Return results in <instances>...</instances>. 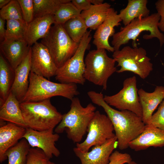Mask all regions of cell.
I'll return each mask as SVG.
<instances>
[{
    "label": "cell",
    "mask_w": 164,
    "mask_h": 164,
    "mask_svg": "<svg viewBox=\"0 0 164 164\" xmlns=\"http://www.w3.org/2000/svg\"><path fill=\"white\" fill-rule=\"evenodd\" d=\"M31 56V47L27 56L15 70L14 80L11 92L20 103L22 102L29 88Z\"/></svg>",
    "instance_id": "16"
},
{
    "label": "cell",
    "mask_w": 164,
    "mask_h": 164,
    "mask_svg": "<svg viewBox=\"0 0 164 164\" xmlns=\"http://www.w3.org/2000/svg\"><path fill=\"white\" fill-rule=\"evenodd\" d=\"M81 12L71 0L62 3L53 15L54 24L63 25L69 20L80 15Z\"/></svg>",
    "instance_id": "30"
},
{
    "label": "cell",
    "mask_w": 164,
    "mask_h": 164,
    "mask_svg": "<svg viewBox=\"0 0 164 164\" xmlns=\"http://www.w3.org/2000/svg\"><path fill=\"white\" fill-rule=\"evenodd\" d=\"M112 58L120 67L117 72L130 71L143 79L146 78L153 70V64L147 56L146 50L138 47L136 43L133 47L126 46L121 50L114 51Z\"/></svg>",
    "instance_id": "7"
},
{
    "label": "cell",
    "mask_w": 164,
    "mask_h": 164,
    "mask_svg": "<svg viewBox=\"0 0 164 164\" xmlns=\"http://www.w3.org/2000/svg\"><path fill=\"white\" fill-rule=\"evenodd\" d=\"M70 0H33L34 17L54 15L63 3Z\"/></svg>",
    "instance_id": "28"
},
{
    "label": "cell",
    "mask_w": 164,
    "mask_h": 164,
    "mask_svg": "<svg viewBox=\"0 0 164 164\" xmlns=\"http://www.w3.org/2000/svg\"><path fill=\"white\" fill-rule=\"evenodd\" d=\"M114 131L108 117L96 111L89 125L86 138L83 142L77 143L76 147L83 152H88L91 147L101 145L115 136Z\"/></svg>",
    "instance_id": "10"
},
{
    "label": "cell",
    "mask_w": 164,
    "mask_h": 164,
    "mask_svg": "<svg viewBox=\"0 0 164 164\" xmlns=\"http://www.w3.org/2000/svg\"><path fill=\"white\" fill-rule=\"evenodd\" d=\"M91 30L87 31L74 55L56 71L55 78L60 83L84 85L85 65L84 56L92 38Z\"/></svg>",
    "instance_id": "9"
},
{
    "label": "cell",
    "mask_w": 164,
    "mask_h": 164,
    "mask_svg": "<svg viewBox=\"0 0 164 164\" xmlns=\"http://www.w3.org/2000/svg\"><path fill=\"white\" fill-rule=\"evenodd\" d=\"M40 42L48 49L58 68L74 55L79 45L68 35L63 25L58 24L51 26Z\"/></svg>",
    "instance_id": "8"
},
{
    "label": "cell",
    "mask_w": 164,
    "mask_h": 164,
    "mask_svg": "<svg viewBox=\"0 0 164 164\" xmlns=\"http://www.w3.org/2000/svg\"><path fill=\"white\" fill-rule=\"evenodd\" d=\"M117 147L115 136L101 145L94 146L89 152H83L76 147L73 151L80 160L81 164H108L111 155Z\"/></svg>",
    "instance_id": "14"
},
{
    "label": "cell",
    "mask_w": 164,
    "mask_h": 164,
    "mask_svg": "<svg viewBox=\"0 0 164 164\" xmlns=\"http://www.w3.org/2000/svg\"><path fill=\"white\" fill-rule=\"evenodd\" d=\"M30 148L26 139H21L5 152V156L8 159V164H26Z\"/></svg>",
    "instance_id": "26"
},
{
    "label": "cell",
    "mask_w": 164,
    "mask_h": 164,
    "mask_svg": "<svg viewBox=\"0 0 164 164\" xmlns=\"http://www.w3.org/2000/svg\"><path fill=\"white\" fill-rule=\"evenodd\" d=\"M160 19L159 14L155 13L146 17L136 18L126 26L121 27L120 31L115 33L112 36L111 43L114 51L120 50L121 46L127 43L131 40H133V44H136L137 38L144 31L150 33L143 36L144 39L156 38L159 41L161 47L164 44V35L158 28Z\"/></svg>",
    "instance_id": "3"
},
{
    "label": "cell",
    "mask_w": 164,
    "mask_h": 164,
    "mask_svg": "<svg viewBox=\"0 0 164 164\" xmlns=\"http://www.w3.org/2000/svg\"><path fill=\"white\" fill-rule=\"evenodd\" d=\"M148 2L147 0H128L127 6L118 14L124 26L136 18L150 15V10L147 6Z\"/></svg>",
    "instance_id": "25"
},
{
    "label": "cell",
    "mask_w": 164,
    "mask_h": 164,
    "mask_svg": "<svg viewBox=\"0 0 164 164\" xmlns=\"http://www.w3.org/2000/svg\"><path fill=\"white\" fill-rule=\"evenodd\" d=\"M84 61L86 80L106 90L108 79L117 70L114 60L108 56L105 50L96 49L89 51Z\"/></svg>",
    "instance_id": "6"
},
{
    "label": "cell",
    "mask_w": 164,
    "mask_h": 164,
    "mask_svg": "<svg viewBox=\"0 0 164 164\" xmlns=\"http://www.w3.org/2000/svg\"><path fill=\"white\" fill-rule=\"evenodd\" d=\"M50 159L41 149L30 148L26 164H46Z\"/></svg>",
    "instance_id": "32"
},
{
    "label": "cell",
    "mask_w": 164,
    "mask_h": 164,
    "mask_svg": "<svg viewBox=\"0 0 164 164\" xmlns=\"http://www.w3.org/2000/svg\"><path fill=\"white\" fill-rule=\"evenodd\" d=\"M71 2L81 12L88 9L91 5L90 0H72Z\"/></svg>",
    "instance_id": "37"
},
{
    "label": "cell",
    "mask_w": 164,
    "mask_h": 164,
    "mask_svg": "<svg viewBox=\"0 0 164 164\" xmlns=\"http://www.w3.org/2000/svg\"><path fill=\"white\" fill-rule=\"evenodd\" d=\"M24 21L28 25L34 19L33 0H18Z\"/></svg>",
    "instance_id": "34"
},
{
    "label": "cell",
    "mask_w": 164,
    "mask_h": 164,
    "mask_svg": "<svg viewBox=\"0 0 164 164\" xmlns=\"http://www.w3.org/2000/svg\"><path fill=\"white\" fill-rule=\"evenodd\" d=\"M46 164H55L54 163L49 160Z\"/></svg>",
    "instance_id": "41"
},
{
    "label": "cell",
    "mask_w": 164,
    "mask_h": 164,
    "mask_svg": "<svg viewBox=\"0 0 164 164\" xmlns=\"http://www.w3.org/2000/svg\"><path fill=\"white\" fill-rule=\"evenodd\" d=\"M164 146V130L157 128L145 127L143 132L129 144L135 151L146 149L150 147Z\"/></svg>",
    "instance_id": "20"
},
{
    "label": "cell",
    "mask_w": 164,
    "mask_h": 164,
    "mask_svg": "<svg viewBox=\"0 0 164 164\" xmlns=\"http://www.w3.org/2000/svg\"><path fill=\"white\" fill-rule=\"evenodd\" d=\"M30 48L25 39H4L0 45V53L14 70L27 56Z\"/></svg>",
    "instance_id": "17"
},
{
    "label": "cell",
    "mask_w": 164,
    "mask_h": 164,
    "mask_svg": "<svg viewBox=\"0 0 164 164\" xmlns=\"http://www.w3.org/2000/svg\"><path fill=\"white\" fill-rule=\"evenodd\" d=\"M111 8L110 4L107 2L97 5L91 4L88 9L81 12L80 16L88 28L96 30L106 19Z\"/></svg>",
    "instance_id": "23"
},
{
    "label": "cell",
    "mask_w": 164,
    "mask_h": 164,
    "mask_svg": "<svg viewBox=\"0 0 164 164\" xmlns=\"http://www.w3.org/2000/svg\"><path fill=\"white\" fill-rule=\"evenodd\" d=\"M145 127L157 128L164 130V99Z\"/></svg>",
    "instance_id": "33"
},
{
    "label": "cell",
    "mask_w": 164,
    "mask_h": 164,
    "mask_svg": "<svg viewBox=\"0 0 164 164\" xmlns=\"http://www.w3.org/2000/svg\"><path fill=\"white\" fill-rule=\"evenodd\" d=\"M63 25L71 38L77 43H79L87 31L88 28L80 15L69 20Z\"/></svg>",
    "instance_id": "27"
},
{
    "label": "cell",
    "mask_w": 164,
    "mask_h": 164,
    "mask_svg": "<svg viewBox=\"0 0 164 164\" xmlns=\"http://www.w3.org/2000/svg\"><path fill=\"white\" fill-rule=\"evenodd\" d=\"M79 94L75 84L54 82L31 72L28 89L22 102L41 101L57 96L71 101Z\"/></svg>",
    "instance_id": "5"
},
{
    "label": "cell",
    "mask_w": 164,
    "mask_h": 164,
    "mask_svg": "<svg viewBox=\"0 0 164 164\" xmlns=\"http://www.w3.org/2000/svg\"><path fill=\"white\" fill-rule=\"evenodd\" d=\"M138 94L142 110V118L145 124L150 121L153 113L164 99V87L156 86L152 92H148L141 88Z\"/></svg>",
    "instance_id": "18"
},
{
    "label": "cell",
    "mask_w": 164,
    "mask_h": 164,
    "mask_svg": "<svg viewBox=\"0 0 164 164\" xmlns=\"http://www.w3.org/2000/svg\"><path fill=\"white\" fill-rule=\"evenodd\" d=\"M135 76L125 79L122 88L112 95H104V100L111 106L119 110H127L142 118V110L138 94Z\"/></svg>",
    "instance_id": "11"
},
{
    "label": "cell",
    "mask_w": 164,
    "mask_h": 164,
    "mask_svg": "<svg viewBox=\"0 0 164 164\" xmlns=\"http://www.w3.org/2000/svg\"><path fill=\"white\" fill-rule=\"evenodd\" d=\"M31 72L46 78L55 76L58 68L47 48L41 42L31 47Z\"/></svg>",
    "instance_id": "13"
},
{
    "label": "cell",
    "mask_w": 164,
    "mask_h": 164,
    "mask_svg": "<svg viewBox=\"0 0 164 164\" xmlns=\"http://www.w3.org/2000/svg\"><path fill=\"white\" fill-rule=\"evenodd\" d=\"M92 103L101 107L112 124L120 150L129 147V143L144 130L145 124L142 118L127 110H118L112 108L104 100L103 94L91 91L87 93Z\"/></svg>",
    "instance_id": "1"
},
{
    "label": "cell",
    "mask_w": 164,
    "mask_h": 164,
    "mask_svg": "<svg viewBox=\"0 0 164 164\" xmlns=\"http://www.w3.org/2000/svg\"><path fill=\"white\" fill-rule=\"evenodd\" d=\"M155 8L160 15L158 26L160 30L164 33V0H158L155 4Z\"/></svg>",
    "instance_id": "36"
},
{
    "label": "cell",
    "mask_w": 164,
    "mask_h": 164,
    "mask_svg": "<svg viewBox=\"0 0 164 164\" xmlns=\"http://www.w3.org/2000/svg\"><path fill=\"white\" fill-rule=\"evenodd\" d=\"M20 104L15 96L10 92L4 104L0 107V120L28 128L23 117Z\"/></svg>",
    "instance_id": "22"
},
{
    "label": "cell",
    "mask_w": 164,
    "mask_h": 164,
    "mask_svg": "<svg viewBox=\"0 0 164 164\" xmlns=\"http://www.w3.org/2000/svg\"><path fill=\"white\" fill-rule=\"evenodd\" d=\"M53 129L38 131L26 128L22 138L26 139L30 147L42 149L50 159L53 155L58 157L60 154L59 150L55 146L60 135L53 133Z\"/></svg>",
    "instance_id": "12"
},
{
    "label": "cell",
    "mask_w": 164,
    "mask_h": 164,
    "mask_svg": "<svg viewBox=\"0 0 164 164\" xmlns=\"http://www.w3.org/2000/svg\"><path fill=\"white\" fill-rule=\"evenodd\" d=\"M121 21L117 12L111 8L107 18L97 29L94 35L93 43L97 49H104L112 52L114 51L109 43V39L115 33L114 27L120 25Z\"/></svg>",
    "instance_id": "15"
},
{
    "label": "cell",
    "mask_w": 164,
    "mask_h": 164,
    "mask_svg": "<svg viewBox=\"0 0 164 164\" xmlns=\"http://www.w3.org/2000/svg\"><path fill=\"white\" fill-rule=\"evenodd\" d=\"M26 128L9 122L0 128V162L2 163L7 158L5 156L7 151L15 145L22 139Z\"/></svg>",
    "instance_id": "19"
},
{
    "label": "cell",
    "mask_w": 164,
    "mask_h": 164,
    "mask_svg": "<svg viewBox=\"0 0 164 164\" xmlns=\"http://www.w3.org/2000/svg\"><path fill=\"white\" fill-rule=\"evenodd\" d=\"M55 24L53 15L34 18L27 25L25 40L30 46L48 33L52 25Z\"/></svg>",
    "instance_id": "21"
},
{
    "label": "cell",
    "mask_w": 164,
    "mask_h": 164,
    "mask_svg": "<svg viewBox=\"0 0 164 164\" xmlns=\"http://www.w3.org/2000/svg\"><path fill=\"white\" fill-rule=\"evenodd\" d=\"M96 110L91 103L83 107L79 98L75 97L71 100L70 110L63 114L61 121L55 128V132L59 134L65 131L68 138L74 143H80L87 132Z\"/></svg>",
    "instance_id": "2"
},
{
    "label": "cell",
    "mask_w": 164,
    "mask_h": 164,
    "mask_svg": "<svg viewBox=\"0 0 164 164\" xmlns=\"http://www.w3.org/2000/svg\"><path fill=\"white\" fill-rule=\"evenodd\" d=\"M131 155L127 153H121L115 151L112 153L108 164H125L132 161Z\"/></svg>",
    "instance_id": "35"
},
{
    "label": "cell",
    "mask_w": 164,
    "mask_h": 164,
    "mask_svg": "<svg viewBox=\"0 0 164 164\" xmlns=\"http://www.w3.org/2000/svg\"><path fill=\"white\" fill-rule=\"evenodd\" d=\"M15 76V70L0 53V107L4 104L11 92Z\"/></svg>",
    "instance_id": "24"
},
{
    "label": "cell",
    "mask_w": 164,
    "mask_h": 164,
    "mask_svg": "<svg viewBox=\"0 0 164 164\" xmlns=\"http://www.w3.org/2000/svg\"><path fill=\"white\" fill-rule=\"evenodd\" d=\"M127 164H137V163L135 162L132 161Z\"/></svg>",
    "instance_id": "42"
},
{
    "label": "cell",
    "mask_w": 164,
    "mask_h": 164,
    "mask_svg": "<svg viewBox=\"0 0 164 164\" xmlns=\"http://www.w3.org/2000/svg\"><path fill=\"white\" fill-rule=\"evenodd\" d=\"M0 17L6 21L15 19L25 22L18 0H11L8 4L2 8L0 10Z\"/></svg>",
    "instance_id": "31"
},
{
    "label": "cell",
    "mask_w": 164,
    "mask_h": 164,
    "mask_svg": "<svg viewBox=\"0 0 164 164\" xmlns=\"http://www.w3.org/2000/svg\"><path fill=\"white\" fill-rule=\"evenodd\" d=\"M90 1L91 4L94 5H100L104 3L103 0H90Z\"/></svg>",
    "instance_id": "40"
},
{
    "label": "cell",
    "mask_w": 164,
    "mask_h": 164,
    "mask_svg": "<svg viewBox=\"0 0 164 164\" xmlns=\"http://www.w3.org/2000/svg\"><path fill=\"white\" fill-rule=\"evenodd\" d=\"M28 128L38 131L54 129L61 121L63 114L51 104L50 99L20 104Z\"/></svg>",
    "instance_id": "4"
},
{
    "label": "cell",
    "mask_w": 164,
    "mask_h": 164,
    "mask_svg": "<svg viewBox=\"0 0 164 164\" xmlns=\"http://www.w3.org/2000/svg\"><path fill=\"white\" fill-rule=\"evenodd\" d=\"M5 21L0 17V42L5 39L6 29L5 26Z\"/></svg>",
    "instance_id": "38"
},
{
    "label": "cell",
    "mask_w": 164,
    "mask_h": 164,
    "mask_svg": "<svg viewBox=\"0 0 164 164\" xmlns=\"http://www.w3.org/2000/svg\"><path fill=\"white\" fill-rule=\"evenodd\" d=\"M11 1V0H0V8H2L6 5Z\"/></svg>",
    "instance_id": "39"
},
{
    "label": "cell",
    "mask_w": 164,
    "mask_h": 164,
    "mask_svg": "<svg viewBox=\"0 0 164 164\" xmlns=\"http://www.w3.org/2000/svg\"><path fill=\"white\" fill-rule=\"evenodd\" d=\"M5 39L9 40H25L27 24L25 22L15 19L6 21Z\"/></svg>",
    "instance_id": "29"
}]
</instances>
